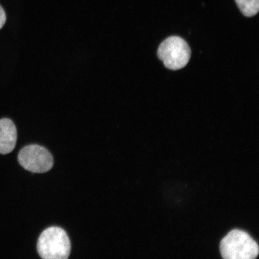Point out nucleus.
Listing matches in <instances>:
<instances>
[{
    "mask_svg": "<svg viewBox=\"0 0 259 259\" xmlns=\"http://www.w3.org/2000/svg\"><path fill=\"white\" fill-rule=\"evenodd\" d=\"M220 252L225 259H253L258 254V246L247 232L235 229L222 239Z\"/></svg>",
    "mask_w": 259,
    "mask_h": 259,
    "instance_id": "1",
    "label": "nucleus"
},
{
    "mask_svg": "<svg viewBox=\"0 0 259 259\" xmlns=\"http://www.w3.org/2000/svg\"><path fill=\"white\" fill-rule=\"evenodd\" d=\"M37 248L42 258L66 259L70 254L71 243L64 230L51 227L41 233Z\"/></svg>",
    "mask_w": 259,
    "mask_h": 259,
    "instance_id": "2",
    "label": "nucleus"
},
{
    "mask_svg": "<svg viewBox=\"0 0 259 259\" xmlns=\"http://www.w3.org/2000/svg\"><path fill=\"white\" fill-rule=\"evenodd\" d=\"M157 55L168 69L178 70L183 69L189 63L191 50L183 38L171 36L162 42L158 47Z\"/></svg>",
    "mask_w": 259,
    "mask_h": 259,
    "instance_id": "3",
    "label": "nucleus"
},
{
    "mask_svg": "<svg viewBox=\"0 0 259 259\" xmlns=\"http://www.w3.org/2000/svg\"><path fill=\"white\" fill-rule=\"evenodd\" d=\"M18 158L21 166L33 173L47 172L54 166L53 155L47 148L38 145L26 146L19 152Z\"/></svg>",
    "mask_w": 259,
    "mask_h": 259,
    "instance_id": "4",
    "label": "nucleus"
},
{
    "mask_svg": "<svg viewBox=\"0 0 259 259\" xmlns=\"http://www.w3.org/2000/svg\"><path fill=\"white\" fill-rule=\"evenodd\" d=\"M17 141V130L11 119H0V154L11 153Z\"/></svg>",
    "mask_w": 259,
    "mask_h": 259,
    "instance_id": "5",
    "label": "nucleus"
},
{
    "mask_svg": "<svg viewBox=\"0 0 259 259\" xmlns=\"http://www.w3.org/2000/svg\"><path fill=\"white\" fill-rule=\"evenodd\" d=\"M242 14L247 17H252L259 11V0H235Z\"/></svg>",
    "mask_w": 259,
    "mask_h": 259,
    "instance_id": "6",
    "label": "nucleus"
},
{
    "mask_svg": "<svg viewBox=\"0 0 259 259\" xmlns=\"http://www.w3.org/2000/svg\"><path fill=\"white\" fill-rule=\"evenodd\" d=\"M6 21V13L4 9L0 6V29H2L5 24Z\"/></svg>",
    "mask_w": 259,
    "mask_h": 259,
    "instance_id": "7",
    "label": "nucleus"
}]
</instances>
